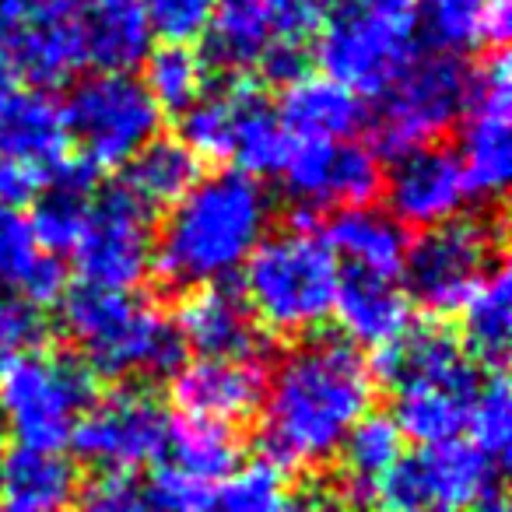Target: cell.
<instances>
[{
	"instance_id": "cell-25",
	"label": "cell",
	"mask_w": 512,
	"mask_h": 512,
	"mask_svg": "<svg viewBox=\"0 0 512 512\" xmlns=\"http://www.w3.org/2000/svg\"><path fill=\"white\" fill-rule=\"evenodd\" d=\"M327 246L334 256H341L348 271L383 274L397 278L404 271L407 256V228L393 214L376 207H348L330 218Z\"/></svg>"
},
{
	"instance_id": "cell-18",
	"label": "cell",
	"mask_w": 512,
	"mask_h": 512,
	"mask_svg": "<svg viewBox=\"0 0 512 512\" xmlns=\"http://www.w3.org/2000/svg\"><path fill=\"white\" fill-rule=\"evenodd\" d=\"M71 29L92 74H130L151 53L141 0H71Z\"/></svg>"
},
{
	"instance_id": "cell-20",
	"label": "cell",
	"mask_w": 512,
	"mask_h": 512,
	"mask_svg": "<svg viewBox=\"0 0 512 512\" xmlns=\"http://www.w3.org/2000/svg\"><path fill=\"white\" fill-rule=\"evenodd\" d=\"M341 330L348 334V344L362 348H386L407 327H411V299L393 278L365 271H344L337 281L334 313Z\"/></svg>"
},
{
	"instance_id": "cell-34",
	"label": "cell",
	"mask_w": 512,
	"mask_h": 512,
	"mask_svg": "<svg viewBox=\"0 0 512 512\" xmlns=\"http://www.w3.org/2000/svg\"><path fill=\"white\" fill-rule=\"evenodd\" d=\"M337 456H341V463H344V481H348L351 495H355L358 502H372L376 484L383 481L393 463L404 456V435L393 425V418L369 411L348 432V439H344Z\"/></svg>"
},
{
	"instance_id": "cell-17",
	"label": "cell",
	"mask_w": 512,
	"mask_h": 512,
	"mask_svg": "<svg viewBox=\"0 0 512 512\" xmlns=\"http://www.w3.org/2000/svg\"><path fill=\"white\" fill-rule=\"evenodd\" d=\"M64 109L43 88H11L0 99V162H15L50 179L67 165Z\"/></svg>"
},
{
	"instance_id": "cell-33",
	"label": "cell",
	"mask_w": 512,
	"mask_h": 512,
	"mask_svg": "<svg viewBox=\"0 0 512 512\" xmlns=\"http://www.w3.org/2000/svg\"><path fill=\"white\" fill-rule=\"evenodd\" d=\"M123 186L141 200L148 211L172 207L200 179V158L179 137H155L127 165Z\"/></svg>"
},
{
	"instance_id": "cell-36",
	"label": "cell",
	"mask_w": 512,
	"mask_h": 512,
	"mask_svg": "<svg viewBox=\"0 0 512 512\" xmlns=\"http://www.w3.org/2000/svg\"><path fill=\"white\" fill-rule=\"evenodd\" d=\"M204 512H295V502L285 470L264 456L214 484Z\"/></svg>"
},
{
	"instance_id": "cell-26",
	"label": "cell",
	"mask_w": 512,
	"mask_h": 512,
	"mask_svg": "<svg viewBox=\"0 0 512 512\" xmlns=\"http://www.w3.org/2000/svg\"><path fill=\"white\" fill-rule=\"evenodd\" d=\"M467 348L460 344V337L449 334L446 327H407L404 334L393 344L379 348V362L376 372L390 390H404L414 383H428V379H446V376H460L470 372Z\"/></svg>"
},
{
	"instance_id": "cell-22",
	"label": "cell",
	"mask_w": 512,
	"mask_h": 512,
	"mask_svg": "<svg viewBox=\"0 0 512 512\" xmlns=\"http://www.w3.org/2000/svg\"><path fill=\"white\" fill-rule=\"evenodd\" d=\"M278 116L292 141H348L369 120L362 95L327 74H302L285 85Z\"/></svg>"
},
{
	"instance_id": "cell-21",
	"label": "cell",
	"mask_w": 512,
	"mask_h": 512,
	"mask_svg": "<svg viewBox=\"0 0 512 512\" xmlns=\"http://www.w3.org/2000/svg\"><path fill=\"white\" fill-rule=\"evenodd\" d=\"M477 372L460 376L428 379L404 390H393V425L404 439H414L418 446H442L467 432L470 404L477 393Z\"/></svg>"
},
{
	"instance_id": "cell-5",
	"label": "cell",
	"mask_w": 512,
	"mask_h": 512,
	"mask_svg": "<svg viewBox=\"0 0 512 512\" xmlns=\"http://www.w3.org/2000/svg\"><path fill=\"white\" fill-rule=\"evenodd\" d=\"M418 43V0H330L313 53L327 78L376 99L418 57Z\"/></svg>"
},
{
	"instance_id": "cell-31",
	"label": "cell",
	"mask_w": 512,
	"mask_h": 512,
	"mask_svg": "<svg viewBox=\"0 0 512 512\" xmlns=\"http://www.w3.org/2000/svg\"><path fill=\"white\" fill-rule=\"evenodd\" d=\"M158 463L200 488H214L239 467V439L228 425L179 418L169 425V442Z\"/></svg>"
},
{
	"instance_id": "cell-45",
	"label": "cell",
	"mask_w": 512,
	"mask_h": 512,
	"mask_svg": "<svg viewBox=\"0 0 512 512\" xmlns=\"http://www.w3.org/2000/svg\"><path fill=\"white\" fill-rule=\"evenodd\" d=\"M15 71H11V60H8V53H4V46H0V99L11 92V88H18L15 85Z\"/></svg>"
},
{
	"instance_id": "cell-42",
	"label": "cell",
	"mask_w": 512,
	"mask_h": 512,
	"mask_svg": "<svg viewBox=\"0 0 512 512\" xmlns=\"http://www.w3.org/2000/svg\"><path fill=\"white\" fill-rule=\"evenodd\" d=\"M74 512H155V505L130 474H102L74 495Z\"/></svg>"
},
{
	"instance_id": "cell-15",
	"label": "cell",
	"mask_w": 512,
	"mask_h": 512,
	"mask_svg": "<svg viewBox=\"0 0 512 512\" xmlns=\"http://www.w3.org/2000/svg\"><path fill=\"white\" fill-rule=\"evenodd\" d=\"M390 214L404 228H435L460 218L470 200L463 165L446 144L404 151L393 158V169L383 179Z\"/></svg>"
},
{
	"instance_id": "cell-16",
	"label": "cell",
	"mask_w": 512,
	"mask_h": 512,
	"mask_svg": "<svg viewBox=\"0 0 512 512\" xmlns=\"http://www.w3.org/2000/svg\"><path fill=\"white\" fill-rule=\"evenodd\" d=\"M267 369L260 358H197L172 379V400L183 418L228 425L260 411Z\"/></svg>"
},
{
	"instance_id": "cell-40",
	"label": "cell",
	"mask_w": 512,
	"mask_h": 512,
	"mask_svg": "<svg viewBox=\"0 0 512 512\" xmlns=\"http://www.w3.org/2000/svg\"><path fill=\"white\" fill-rule=\"evenodd\" d=\"M43 260V246L32 235V225L15 207H0V288L22 292Z\"/></svg>"
},
{
	"instance_id": "cell-9",
	"label": "cell",
	"mask_w": 512,
	"mask_h": 512,
	"mask_svg": "<svg viewBox=\"0 0 512 512\" xmlns=\"http://www.w3.org/2000/svg\"><path fill=\"white\" fill-rule=\"evenodd\" d=\"M498 474L502 467L463 439L421 446V453L393 463L372 491V502H379L383 512L474 509L481 498L498 491Z\"/></svg>"
},
{
	"instance_id": "cell-29",
	"label": "cell",
	"mask_w": 512,
	"mask_h": 512,
	"mask_svg": "<svg viewBox=\"0 0 512 512\" xmlns=\"http://www.w3.org/2000/svg\"><path fill=\"white\" fill-rule=\"evenodd\" d=\"M92 169L85 165H71L67 162L60 172H53L46 179V186L36 193L32 200V235L43 246V253H64V249H74L81 228L88 221V211H92Z\"/></svg>"
},
{
	"instance_id": "cell-28",
	"label": "cell",
	"mask_w": 512,
	"mask_h": 512,
	"mask_svg": "<svg viewBox=\"0 0 512 512\" xmlns=\"http://www.w3.org/2000/svg\"><path fill=\"white\" fill-rule=\"evenodd\" d=\"M78 495L74 467L60 453L22 449L4 453L0 463V498L25 512H67Z\"/></svg>"
},
{
	"instance_id": "cell-11",
	"label": "cell",
	"mask_w": 512,
	"mask_h": 512,
	"mask_svg": "<svg viewBox=\"0 0 512 512\" xmlns=\"http://www.w3.org/2000/svg\"><path fill=\"white\" fill-rule=\"evenodd\" d=\"M71 253L85 285L134 292L148 278L155 253L151 211L123 183L106 186L92 197V211Z\"/></svg>"
},
{
	"instance_id": "cell-39",
	"label": "cell",
	"mask_w": 512,
	"mask_h": 512,
	"mask_svg": "<svg viewBox=\"0 0 512 512\" xmlns=\"http://www.w3.org/2000/svg\"><path fill=\"white\" fill-rule=\"evenodd\" d=\"M218 0H141L151 39L172 46H193L204 39Z\"/></svg>"
},
{
	"instance_id": "cell-10",
	"label": "cell",
	"mask_w": 512,
	"mask_h": 512,
	"mask_svg": "<svg viewBox=\"0 0 512 512\" xmlns=\"http://www.w3.org/2000/svg\"><path fill=\"white\" fill-rule=\"evenodd\" d=\"M498 228L481 218H453L446 225L425 228L418 242L407 246L404 281L407 299H414L432 316L456 313L470 288L484 278L495 256Z\"/></svg>"
},
{
	"instance_id": "cell-1",
	"label": "cell",
	"mask_w": 512,
	"mask_h": 512,
	"mask_svg": "<svg viewBox=\"0 0 512 512\" xmlns=\"http://www.w3.org/2000/svg\"><path fill=\"white\" fill-rule=\"evenodd\" d=\"M372 369L344 337L295 344L260 404V442L271 463L320 467L341 453L348 432L372 411Z\"/></svg>"
},
{
	"instance_id": "cell-43",
	"label": "cell",
	"mask_w": 512,
	"mask_h": 512,
	"mask_svg": "<svg viewBox=\"0 0 512 512\" xmlns=\"http://www.w3.org/2000/svg\"><path fill=\"white\" fill-rule=\"evenodd\" d=\"M330 0H260V8L271 18V29L278 43L285 46H309L327 15Z\"/></svg>"
},
{
	"instance_id": "cell-4",
	"label": "cell",
	"mask_w": 512,
	"mask_h": 512,
	"mask_svg": "<svg viewBox=\"0 0 512 512\" xmlns=\"http://www.w3.org/2000/svg\"><path fill=\"white\" fill-rule=\"evenodd\" d=\"M60 313L81 362L102 376H172L183 369L186 344L176 323L141 295L78 285L60 299Z\"/></svg>"
},
{
	"instance_id": "cell-7",
	"label": "cell",
	"mask_w": 512,
	"mask_h": 512,
	"mask_svg": "<svg viewBox=\"0 0 512 512\" xmlns=\"http://www.w3.org/2000/svg\"><path fill=\"white\" fill-rule=\"evenodd\" d=\"M470 67L453 53H418L383 92L365 127H372L376 155H404V151L439 144L460 123L467 106Z\"/></svg>"
},
{
	"instance_id": "cell-37",
	"label": "cell",
	"mask_w": 512,
	"mask_h": 512,
	"mask_svg": "<svg viewBox=\"0 0 512 512\" xmlns=\"http://www.w3.org/2000/svg\"><path fill=\"white\" fill-rule=\"evenodd\" d=\"M242 92L246 85H228L211 92L207 88L179 120H183V134L179 141L193 151L197 158H228L235 134V116L242 106Z\"/></svg>"
},
{
	"instance_id": "cell-14",
	"label": "cell",
	"mask_w": 512,
	"mask_h": 512,
	"mask_svg": "<svg viewBox=\"0 0 512 512\" xmlns=\"http://www.w3.org/2000/svg\"><path fill=\"white\" fill-rule=\"evenodd\" d=\"M285 193L299 214L316 218L320 211L369 207L383 193L379 155L355 141H295L285 169Z\"/></svg>"
},
{
	"instance_id": "cell-6",
	"label": "cell",
	"mask_w": 512,
	"mask_h": 512,
	"mask_svg": "<svg viewBox=\"0 0 512 512\" xmlns=\"http://www.w3.org/2000/svg\"><path fill=\"white\" fill-rule=\"evenodd\" d=\"M95 400V376L81 358L29 351L0 362V428L22 449L60 453Z\"/></svg>"
},
{
	"instance_id": "cell-27",
	"label": "cell",
	"mask_w": 512,
	"mask_h": 512,
	"mask_svg": "<svg viewBox=\"0 0 512 512\" xmlns=\"http://www.w3.org/2000/svg\"><path fill=\"white\" fill-rule=\"evenodd\" d=\"M207 67H221L228 74L260 71L271 50H278V36L271 29V18L260 8V0H218L211 25L204 32Z\"/></svg>"
},
{
	"instance_id": "cell-48",
	"label": "cell",
	"mask_w": 512,
	"mask_h": 512,
	"mask_svg": "<svg viewBox=\"0 0 512 512\" xmlns=\"http://www.w3.org/2000/svg\"><path fill=\"white\" fill-rule=\"evenodd\" d=\"M337 512H372V509H337Z\"/></svg>"
},
{
	"instance_id": "cell-32",
	"label": "cell",
	"mask_w": 512,
	"mask_h": 512,
	"mask_svg": "<svg viewBox=\"0 0 512 512\" xmlns=\"http://www.w3.org/2000/svg\"><path fill=\"white\" fill-rule=\"evenodd\" d=\"M292 148H295V141L285 130V123H281L278 109L260 95V88L246 85L239 116H235L232 151H228L235 169L253 179L281 176Z\"/></svg>"
},
{
	"instance_id": "cell-2",
	"label": "cell",
	"mask_w": 512,
	"mask_h": 512,
	"mask_svg": "<svg viewBox=\"0 0 512 512\" xmlns=\"http://www.w3.org/2000/svg\"><path fill=\"white\" fill-rule=\"evenodd\" d=\"M271 225L264 183L239 169L200 176L172 204L155 235L151 271L172 292H197L228 281L249 260Z\"/></svg>"
},
{
	"instance_id": "cell-13",
	"label": "cell",
	"mask_w": 512,
	"mask_h": 512,
	"mask_svg": "<svg viewBox=\"0 0 512 512\" xmlns=\"http://www.w3.org/2000/svg\"><path fill=\"white\" fill-rule=\"evenodd\" d=\"M169 425L172 418L162 400L137 386H123L109 397L92 400V407L74 425L71 446L92 467H102L109 474H130L162 460Z\"/></svg>"
},
{
	"instance_id": "cell-35",
	"label": "cell",
	"mask_w": 512,
	"mask_h": 512,
	"mask_svg": "<svg viewBox=\"0 0 512 512\" xmlns=\"http://www.w3.org/2000/svg\"><path fill=\"white\" fill-rule=\"evenodd\" d=\"M141 85L162 113L183 116L207 92V60L193 46L162 43L144 57Z\"/></svg>"
},
{
	"instance_id": "cell-23",
	"label": "cell",
	"mask_w": 512,
	"mask_h": 512,
	"mask_svg": "<svg viewBox=\"0 0 512 512\" xmlns=\"http://www.w3.org/2000/svg\"><path fill=\"white\" fill-rule=\"evenodd\" d=\"M418 29L439 53H495L512 32V0H418Z\"/></svg>"
},
{
	"instance_id": "cell-46",
	"label": "cell",
	"mask_w": 512,
	"mask_h": 512,
	"mask_svg": "<svg viewBox=\"0 0 512 512\" xmlns=\"http://www.w3.org/2000/svg\"><path fill=\"white\" fill-rule=\"evenodd\" d=\"M0 512H25V509H18V505H11V502H4V498H0Z\"/></svg>"
},
{
	"instance_id": "cell-47",
	"label": "cell",
	"mask_w": 512,
	"mask_h": 512,
	"mask_svg": "<svg viewBox=\"0 0 512 512\" xmlns=\"http://www.w3.org/2000/svg\"><path fill=\"white\" fill-rule=\"evenodd\" d=\"M4 453H8V449H4V428H0V463H4Z\"/></svg>"
},
{
	"instance_id": "cell-8",
	"label": "cell",
	"mask_w": 512,
	"mask_h": 512,
	"mask_svg": "<svg viewBox=\"0 0 512 512\" xmlns=\"http://www.w3.org/2000/svg\"><path fill=\"white\" fill-rule=\"evenodd\" d=\"M60 109L81 165L92 172L123 169L162 127V109L130 74H92L71 88Z\"/></svg>"
},
{
	"instance_id": "cell-44",
	"label": "cell",
	"mask_w": 512,
	"mask_h": 512,
	"mask_svg": "<svg viewBox=\"0 0 512 512\" xmlns=\"http://www.w3.org/2000/svg\"><path fill=\"white\" fill-rule=\"evenodd\" d=\"M46 186L43 176L22 169L15 162H0V207H22L29 200H36V193Z\"/></svg>"
},
{
	"instance_id": "cell-12",
	"label": "cell",
	"mask_w": 512,
	"mask_h": 512,
	"mask_svg": "<svg viewBox=\"0 0 512 512\" xmlns=\"http://www.w3.org/2000/svg\"><path fill=\"white\" fill-rule=\"evenodd\" d=\"M456 158L467 176L470 197L498 200L512 176V78L509 57L495 50L470 71L467 106L460 116Z\"/></svg>"
},
{
	"instance_id": "cell-24",
	"label": "cell",
	"mask_w": 512,
	"mask_h": 512,
	"mask_svg": "<svg viewBox=\"0 0 512 512\" xmlns=\"http://www.w3.org/2000/svg\"><path fill=\"white\" fill-rule=\"evenodd\" d=\"M0 46L8 53L15 78L25 81V88L50 92L57 85H67L81 71L78 39L71 29V4L57 15L36 18V22L15 29L11 36L0 39Z\"/></svg>"
},
{
	"instance_id": "cell-41",
	"label": "cell",
	"mask_w": 512,
	"mask_h": 512,
	"mask_svg": "<svg viewBox=\"0 0 512 512\" xmlns=\"http://www.w3.org/2000/svg\"><path fill=\"white\" fill-rule=\"evenodd\" d=\"M46 341V320L22 295H0V362L39 351Z\"/></svg>"
},
{
	"instance_id": "cell-3",
	"label": "cell",
	"mask_w": 512,
	"mask_h": 512,
	"mask_svg": "<svg viewBox=\"0 0 512 512\" xmlns=\"http://www.w3.org/2000/svg\"><path fill=\"white\" fill-rule=\"evenodd\" d=\"M313 221L295 214V228L264 235L242 264V299L253 320L274 334H309L334 313L341 267L327 239L309 228Z\"/></svg>"
},
{
	"instance_id": "cell-38",
	"label": "cell",
	"mask_w": 512,
	"mask_h": 512,
	"mask_svg": "<svg viewBox=\"0 0 512 512\" xmlns=\"http://www.w3.org/2000/svg\"><path fill=\"white\" fill-rule=\"evenodd\" d=\"M467 432H470V446L481 449L488 460H495L502 467L512 446V390L502 369H495L491 376H484L477 383Z\"/></svg>"
},
{
	"instance_id": "cell-19",
	"label": "cell",
	"mask_w": 512,
	"mask_h": 512,
	"mask_svg": "<svg viewBox=\"0 0 512 512\" xmlns=\"http://www.w3.org/2000/svg\"><path fill=\"white\" fill-rule=\"evenodd\" d=\"M176 330L186 348H193L200 358L264 355V330L253 320L242 292H235L228 281L186 295L176 316Z\"/></svg>"
},
{
	"instance_id": "cell-30",
	"label": "cell",
	"mask_w": 512,
	"mask_h": 512,
	"mask_svg": "<svg viewBox=\"0 0 512 512\" xmlns=\"http://www.w3.org/2000/svg\"><path fill=\"white\" fill-rule=\"evenodd\" d=\"M463 323L460 344L474 351L481 362L502 369L512 341V278L509 267L498 260L484 271V278L470 288L463 306L456 309Z\"/></svg>"
}]
</instances>
